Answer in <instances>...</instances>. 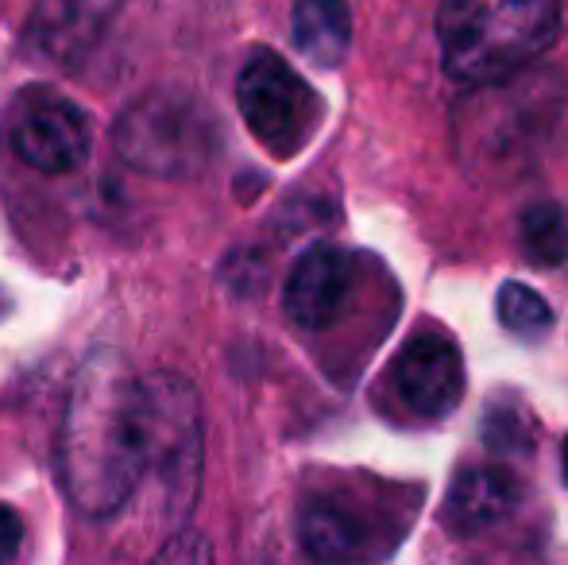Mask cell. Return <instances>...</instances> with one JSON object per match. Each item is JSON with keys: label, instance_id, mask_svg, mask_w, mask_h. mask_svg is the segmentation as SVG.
<instances>
[{"label": "cell", "instance_id": "obj_3", "mask_svg": "<svg viewBox=\"0 0 568 565\" xmlns=\"http://www.w3.org/2000/svg\"><path fill=\"white\" fill-rule=\"evenodd\" d=\"M143 392V481L155 484L166 523L182 531L202 488V407L174 372L140 380Z\"/></svg>", "mask_w": 568, "mask_h": 565}, {"label": "cell", "instance_id": "obj_15", "mask_svg": "<svg viewBox=\"0 0 568 565\" xmlns=\"http://www.w3.org/2000/svg\"><path fill=\"white\" fill-rule=\"evenodd\" d=\"M151 565H213V551L194 531H174L163 543V551L151 558Z\"/></svg>", "mask_w": 568, "mask_h": 565}, {"label": "cell", "instance_id": "obj_9", "mask_svg": "<svg viewBox=\"0 0 568 565\" xmlns=\"http://www.w3.org/2000/svg\"><path fill=\"white\" fill-rule=\"evenodd\" d=\"M518 504V484L507 468L476 465L464 468L453 481L449 500H445V519L456 535H476L487 531Z\"/></svg>", "mask_w": 568, "mask_h": 565}, {"label": "cell", "instance_id": "obj_1", "mask_svg": "<svg viewBox=\"0 0 568 565\" xmlns=\"http://www.w3.org/2000/svg\"><path fill=\"white\" fill-rule=\"evenodd\" d=\"M62 488L90 519L116 515L143 484V392L116 349L85 356L59 437Z\"/></svg>", "mask_w": 568, "mask_h": 565}, {"label": "cell", "instance_id": "obj_6", "mask_svg": "<svg viewBox=\"0 0 568 565\" xmlns=\"http://www.w3.org/2000/svg\"><path fill=\"white\" fill-rule=\"evenodd\" d=\"M8 140L28 167L43 174H67L90 155V121L74 101L36 93L16 109Z\"/></svg>", "mask_w": 568, "mask_h": 565}, {"label": "cell", "instance_id": "obj_7", "mask_svg": "<svg viewBox=\"0 0 568 565\" xmlns=\"http://www.w3.org/2000/svg\"><path fill=\"white\" fill-rule=\"evenodd\" d=\"M395 392L414 415L445 418L464 395V364L449 337L437 333H418L395 356Z\"/></svg>", "mask_w": 568, "mask_h": 565}, {"label": "cell", "instance_id": "obj_2", "mask_svg": "<svg viewBox=\"0 0 568 565\" xmlns=\"http://www.w3.org/2000/svg\"><path fill=\"white\" fill-rule=\"evenodd\" d=\"M561 28V0H442L437 43L449 78L499 85L546 54Z\"/></svg>", "mask_w": 568, "mask_h": 565}, {"label": "cell", "instance_id": "obj_16", "mask_svg": "<svg viewBox=\"0 0 568 565\" xmlns=\"http://www.w3.org/2000/svg\"><path fill=\"white\" fill-rule=\"evenodd\" d=\"M23 546V519L8 504H0V565H12Z\"/></svg>", "mask_w": 568, "mask_h": 565}, {"label": "cell", "instance_id": "obj_11", "mask_svg": "<svg viewBox=\"0 0 568 565\" xmlns=\"http://www.w3.org/2000/svg\"><path fill=\"white\" fill-rule=\"evenodd\" d=\"M113 8L116 0H39L31 12V39L54 59H67L93 43Z\"/></svg>", "mask_w": 568, "mask_h": 565}, {"label": "cell", "instance_id": "obj_10", "mask_svg": "<svg viewBox=\"0 0 568 565\" xmlns=\"http://www.w3.org/2000/svg\"><path fill=\"white\" fill-rule=\"evenodd\" d=\"M298 535L310 558L322 565H352L372 554V531L337 500H310L302 507Z\"/></svg>", "mask_w": 568, "mask_h": 565}, {"label": "cell", "instance_id": "obj_17", "mask_svg": "<svg viewBox=\"0 0 568 565\" xmlns=\"http://www.w3.org/2000/svg\"><path fill=\"white\" fill-rule=\"evenodd\" d=\"M561 465H565V481H568V437H565V450H561Z\"/></svg>", "mask_w": 568, "mask_h": 565}, {"label": "cell", "instance_id": "obj_13", "mask_svg": "<svg viewBox=\"0 0 568 565\" xmlns=\"http://www.w3.org/2000/svg\"><path fill=\"white\" fill-rule=\"evenodd\" d=\"M518 236H523V252L530 264L554 268L568 256V210L561 202H534L526 205L523 221H518Z\"/></svg>", "mask_w": 568, "mask_h": 565}, {"label": "cell", "instance_id": "obj_14", "mask_svg": "<svg viewBox=\"0 0 568 565\" xmlns=\"http://www.w3.org/2000/svg\"><path fill=\"white\" fill-rule=\"evenodd\" d=\"M499 322L507 333H515V337H541V333L554 325V310H549V302L541 299L534 286L526 283H503L499 291Z\"/></svg>", "mask_w": 568, "mask_h": 565}, {"label": "cell", "instance_id": "obj_4", "mask_svg": "<svg viewBox=\"0 0 568 565\" xmlns=\"http://www.w3.org/2000/svg\"><path fill=\"white\" fill-rule=\"evenodd\" d=\"M113 140L135 171L186 179L210 163L217 148V124L210 109L190 93L151 90L120 113Z\"/></svg>", "mask_w": 568, "mask_h": 565}, {"label": "cell", "instance_id": "obj_5", "mask_svg": "<svg viewBox=\"0 0 568 565\" xmlns=\"http://www.w3.org/2000/svg\"><path fill=\"white\" fill-rule=\"evenodd\" d=\"M236 105L247 132L271 155H294L306 148L322 121V98L310 90L306 78L275 51H255L236 78Z\"/></svg>", "mask_w": 568, "mask_h": 565}, {"label": "cell", "instance_id": "obj_12", "mask_svg": "<svg viewBox=\"0 0 568 565\" xmlns=\"http://www.w3.org/2000/svg\"><path fill=\"white\" fill-rule=\"evenodd\" d=\"M294 47L317 67H341L352 47V12L344 0H298Z\"/></svg>", "mask_w": 568, "mask_h": 565}, {"label": "cell", "instance_id": "obj_8", "mask_svg": "<svg viewBox=\"0 0 568 565\" xmlns=\"http://www.w3.org/2000/svg\"><path fill=\"white\" fill-rule=\"evenodd\" d=\"M352 294V256L333 244H314L302 252L286 280V314L302 330H325L341 317Z\"/></svg>", "mask_w": 568, "mask_h": 565}]
</instances>
